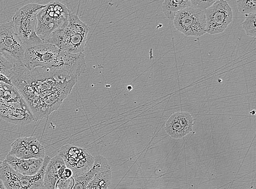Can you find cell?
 <instances>
[{"mask_svg":"<svg viewBox=\"0 0 256 189\" xmlns=\"http://www.w3.org/2000/svg\"><path fill=\"white\" fill-rule=\"evenodd\" d=\"M2 164V162L0 161V167H1Z\"/></svg>","mask_w":256,"mask_h":189,"instance_id":"obj_28","label":"cell"},{"mask_svg":"<svg viewBox=\"0 0 256 189\" xmlns=\"http://www.w3.org/2000/svg\"><path fill=\"white\" fill-rule=\"evenodd\" d=\"M111 182L112 171L108 164L94 176L85 189H108Z\"/></svg>","mask_w":256,"mask_h":189,"instance_id":"obj_18","label":"cell"},{"mask_svg":"<svg viewBox=\"0 0 256 189\" xmlns=\"http://www.w3.org/2000/svg\"><path fill=\"white\" fill-rule=\"evenodd\" d=\"M107 164H108V162L104 156H98L95 157L93 166L90 170L84 174L74 177V185L72 189H85L94 176Z\"/></svg>","mask_w":256,"mask_h":189,"instance_id":"obj_17","label":"cell"},{"mask_svg":"<svg viewBox=\"0 0 256 189\" xmlns=\"http://www.w3.org/2000/svg\"><path fill=\"white\" fill-rule=\"evenodd\" d=\"M70 10L66 6L58 1L46 4L37 15L36 34L46 42L57 30L68 25Z\"/></svg>","mask_w":256,"mask_h":189,"instance_id":"obj_5","label":"cell"},{"mask_svg":"<svg viewBox=\"0 0 256 189\" xmlns=\"http://www.w3.org/2000/svg\"><path fill=\"white\" fill-rule=\"evenodd\" d=\"M64 164L63 159L58 154L50 159L45 170L43 182L46 189H55L58 180V170Z\"/></svg>","mask_w":256,"mask_h":189,"instance_id":"obj_16","label":"cell"},{"mask_svg":"<svg viewBox=\"0 0 256 189\" xmlns=\"http://www.w3.org/2000/svg\"><path fill=\"white\" fill-rule=\"evenodd\" d=\"M26 50L12 20L0 24V52L4 57L14 66H24Z\"/></svg>","mask_w":256,"mask_h":189,"instance_id":"obj_7","label":"cell"},{"mask_svg":"<svg viewBox=\"0 0 256 189\" xmlns=\"http://www.w3.org/2000/svg\"><path fill=\"white\" fill-rule=\"evenodd\" d=\"M174 23L177 30L187 37L200 36L206 33L204 11L192 6L178 11Z\"/></svg>","mask_w":256,"mask_h":189,"instance_id":"obj_8","label":"cell"},{"mask_svg":"<svg viewBox=\"0 0 256 189\" xmlns=\"http://www.w3.org/2000/svg\"><path fill=\"white\" fill-rule=\"evenodd\" d=\"M0 189H6V188L2 181L0 180Z\"/></svg>","mask_w":256,"mask_h":189,"instance_id":"obj_26","label":"cell"},{"mask_svg":"<svg viewBox=\"0 0 256 189\" xmlns=\"http://www.w3.org/2000/svg\"><path fill=\"white\" fill-rule=\"evenodd\" d=\"M60 50L56 46L44 42L26 49L24 64L28 70L46 67L56 58Z\"/></svg>","mask_w":256,"mask_h":189,"instance_id":"obj_11","label":"cell"},{"mask_svg":"<svg viewBox=\"0 0 256 189\" xmlns=\"http://www.w3.org/2000/svg\"><path fill=\"white\" fill-rule=\"evenodd\" d=\"M256 14L246 16L245 20L242 23V26L247 36L255 38L256 37Z\"/></svg>","mask_w":256,"mask_h":189,"instance_id":"obj_21","label":"cell"},{"mask_svg":"<svg viewBox=\"0 0 256 189\" xmlns=\"http://www.w3.org/2000/svg\"><path fill=\"white\" fill-rule=\"evenodd\" d=\"M74 185V176L67 180L58 179L56 185V189H72Z\"/></svg>","mask_w":256,"mask_h":189,"instance_id":"obj_24","label":"cell"},{"mask_svg":"<svg viewBox=\"0 0 256 189\" xmlns=\"http://www.w3.org/2000/svg\"><path fill=\"white\" fill-rule=\"evenodd\" d=\"M46 67L63 70L80 78L86 70L85 56L83 52L72 54L60 50L54 60Z\"/></svg>","mask_w":256,"mask_h":189,"instance_id":"obj_12","label":"cell"},{"mask_svg":"<svg viewBox=\"0 0 256 189\" xmlns=\"http://www.w3.org/2000/svg\"><path fill=\"white\" fill-rule=\"evenodd\" d=\"M45 6L28 4L17 10L13 17L12 22L16 31L26 49L44 43L36 34L37 15Z\"/></svg>","mask_w":256,"mask_h":189,"instance_id":"obj_4","label":"cell"},{"mask_svg":"<svg viewBox=\"0 0 256 189\" xmlns=\"http://www.w3.org/2000/svg\"><path fill=\"white\" fill-rule=\"evenodd\" d=\"M66 166L72 170L73 176H80L93 166L94 158L85 148L74 145L63 146L58 150Z\"/></svg>","mask_w":256,"mask_h":189,"instance_id":"obj_9","label":"cell"},{"mask_svg":"<svg viewBox=\"0 0 256 189\" xmlns=\"http://www.w3.org/2000/svg\"><path fill=\"white\" fill-rule=\"evenodd\" d=\"M8 154L22 159L44 158L45 148L36 138H19L11 144Z\"/></svg>","mask_w":256,"mask_h":189,"instance_id":"obj_13","label":"cell"},{"mask_svg":"<svg viewBox=\"0 0 256 189\" xmlns=\"http://www.w3.org/2000/svg\"><path fill=\"white\" fill-rule=\"evenodd\" d=\"M89 28L78 16L70 11L68 25L54 32L46 42L61 51L80 54L84 50Z\"/></svg>","mask_w":256,"mask_h":189,"instance_id":"obj_2","label":"cell"},{"mask_svg":"<svg viewBox=\"0 0 256 189\" xmlns=\"http://www.w3.org/2000/svg\"><path fill=\"white\" fill-rule=\"evenodd\" d=\"M0 118L15 125H26L35 121L32 112L14 86L0 82Z\"/></svg>","mask_w":256,"mask_h":189,"instance_id":"obj_3","label":"cell"},{"mask_svg":"<svg viewBox=\"0 0 256 189\" xmlns=\"http://www.w3.org/2000/svg\"><path fill=\"white\" fill-rule=\"evenodd\" d=\"M206 32L216 34L223 32L233 20L232 8L224 0H219L204 10Z\"/></svg>","mask_w":256,"mask_h":189,"instance_id":"obj_10","label":"cell"},{"mask_svg":"<svg viewBox=\"0 0 256 189\" xmlns=\"http://www.w3.org/2000/svg\"><path fill=\"white\" fill-rule=\"evenodd\" d=\"M238 10L244 15L256 13V0H236Z\"/></svg>","mask_w":256,"mask_h":189,"instance_id":"obj_20","label":"cell"},{"mask_svg":"<svg viewBox=\"0 0 256 189\" xmlns=\"http://www.w3.org/2000/svg\"><path fill=\"white\" fill-rule=\"evenodd\" d=\"M5 160L16 172L25 176L36 174L44 163V158L22 159L10 154Z\"/></svg>","mask_w":256,"mask_h":189,"instance_id":"obj_15","label":"cell"},{"mask_svg":"<svg viewBox=\"0 0 256 189\" xmlns=\"http://www.w3.org/2000/svg\"><path fill=\"white\" fill-rule=\"evenodd\" d=\"M78 78L61 70L44 67L29 70L24 66H15L9 78L28 106L35 121L58 110Z\"/></svg>","mask_w":256,"mask_h":189,"instance_id":"obj_1","label":"cell"},{"mask_svg":"<svg viewBox=\"0 0 256 189\" xmlns=\"http://www.w3.org/2000/svg\"><path fill=\"white\" fill-rule=\"evenodd\" d=\"M0 82H4V84L13 86L10 80L4 74H0Z\"/></svg>","mask_w":256,"mask_h":189,"instance_id":"obj_25","label":"cell"},{"mask_svg":"<svg viewBox=\"0 0 256 189\" xmlns=\"http://www.w3.org/2000/svg\"><path fill=\"white\" fill-rule=\"evenodd\" d=\"M50 158L45 156L42 166L34 176H25L16 172L4 160L0 167V180L6 189H38L44 186L45 170Z\"/></svg>","mask_w":256,"mask_h":189,"instance_id":"obj_6","label":"cell"},{"mask_svg":"<svg viewBox=\"0 0 256 189\" xmlns=\"http://www.w3.org/2000/svg\"><path fill=\"white\" fill-rule=\"evenodd\" d=\"M14 67L0 52V74H4L9 78L14 72Z\"/></svg>","mask_w":256,"mask_h":189,"instance_id":"obj_22","label":"cell"},{"mask_svg":"<svg viewBox=\"0 0 256 189\" xmlns=\"http://www.w3.org/2000/svg\"><path fill=\"white\" fill-rule=\"evenodd\" d=\"M55 189H56V188H55Z\"/></svg>","mask_w":256,"mask_h":189,"instance_id":"obj_29","label":"cell"},{"mask_svg":"<svg viewBox=\"0 0 256 189\" xmlns=\"http://www.w3.org/2000/svg\"><path fill=\"white\" fill-rule=\"evenodd\" d=\"M219 0H190V6L204 11Z\"/></svg>","mask_w":256,"mask_h":189,"instance_id":"obj_23","label":"cell"},{"mask_svg":"<svg viewBox=\"0 0 256 189\" xmlns=\"http://www.w3.org/2000/svg\"><path fill=\"white\" fill-rule=\"evenodd\" d=\"M38 189H46V188L44 187V186H41L40 188Z\"/></svg>","mask_w":256,"mask_h":189,"instance_id":"obj_27","label":"cell"},{"mask_svg":"<svg viewBox=\"0 0 256 189\" xmlns=\"http://www.w3.org/2000/svg\"><path fill=\"white\" fill-rule=\"evenodd\" d=\"M190 6V0H164L162 8L166 18L174 20L178 11Z\"/></svg>","mask_w":256,"mask_h":189,"instance_id":"obj_19","label":"cell"},{"mask_svg":"<svg viewBox=\"0 0 256 189\" xmlns=\"http://www.w3.org/2000/svg\"><path fill=\"white\" fill-rule=\"evenodd\" d=\"M194 119L188 112L172 114L166 123L165 130L172 138L180 139L192 131Z\"/></svg>","mask_w":256,"mask_h":189,"instance_id":"obj_14","label":"cell"}]
</instances>
